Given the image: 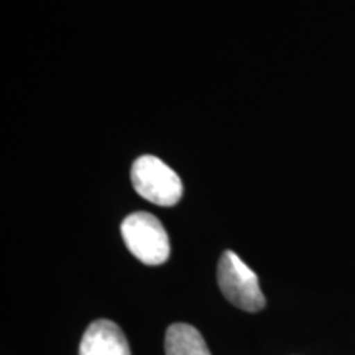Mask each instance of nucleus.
Masks as SVG:
<instances>
[{
	"label": "nucleus",
	"instance_id": "1",
	"mask_svg": "<svg viewBox=\"0 0 355 355\" xmlns=\"http://www.w3.org/2000/svg\"><path fill=\"white\" fill-rule=\"evenodd\" d=\"M130 254L145 265H162L170 257V239L163 224L150 212H133L121 225Z\"/></svg>",
	"mask_w": 355,
	"mask_h": 355
},
{
	"label": "nucleus",
	"instance_id": "3",
	"mask_svg": "<svg viewBox=\"0 0 355 355\" xmlns=\"http://www.w3.org/2000/svg\"><path fill=\"white\" fill-rule=\"evenodd\" d=\"M130 178L137 193L157 206L171 207L180 202L183 196V183L180 176L152 155H144L135 159Z\"/></svg>",
	"mask_w": 355,
	"mask_h": 355
},
{
	"label": "nucleus",
	"instance_id": "5",
	"mask_svg": "<svg viewBox=\"0 0 355 355\" xmlns=\"http://www.w3.org/2000/svg\"><path fill=\"white\" fill-rule=\"evenodd\" d=\"M165 352L166 355H211L201 332L184 322L171 324L168 327Z\"/></svg>",
	"mask_w": 355,
	"mask_h": 355
},
{
	"label": "nucleus",
	"instance_id": "2",
	"mask_svg": "<svg viewBox=\"0 0 355 355\" xmlns=\"http://www.w3.org/2000/svg\"><path fill=\"white\" fill-rule=\"evenodd\" d=\"M217 282L222 295L234 306L247 313H259L265 308V296L260 290L259 277L245 261L232 250H225L217 266Z\"/></svg>",
	"mask_w": 355,
	"mask_h": 355
},
{
	"label": "nucleus",
	"instance_id": "4",
	"mask_svg": "<svg viewBox=\"0 0 355 355\" xmlns=\"http://www.w3.org/2000/svg\"><path fill=\"white\" fill-rule=\"evenodd\" d=\"M79 355H132V352L117 324L109 319H97L84 332Z\"/></svg>",
	"mask_w": 355,
	"mask_h": 355
}]
</instances>
